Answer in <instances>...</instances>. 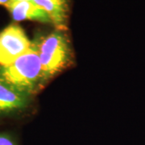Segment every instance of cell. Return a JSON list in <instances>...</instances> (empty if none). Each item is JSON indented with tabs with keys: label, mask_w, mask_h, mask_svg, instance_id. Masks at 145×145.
Masks as SVG:
<instances>
[{
	"label": "cell",
	"mask_w": 145,
	"mask_h": 145,
	"mask_svg": "<svg viewBox=\"0 0 145 145\" xmlns=\"http://www.w3.org/2000/svg\"><path fill=\"white\" fill-rule=\"evenodd\" d=\"M35 41L46 83L73 62V53L67 30L56 28L46 36Z\"/></svg>",
	"instance_id": "2"
},
{
	"label": "cell",
	"mask_w": 145,
	"mask_h": 145,
	"mask_svg": "<svg viewBox=\"0 0 145 145\" xmlns=\"http://www.w3.org/2000/svg\"><path fill=\"white\" fill-rule=\"evenodd\" d=\"M0 145H20L16 135L10 132H0Z\"/></svg>",
	"instance_id": "7"
},
{
	"label": "cell",
	"mask_w": 145,
	"mask_h": 145,
	"mask_svg": "<svg viewBox=\"0 0 145 145\" xmlns=\"http://www.w3.org/2000/svg\"><path fill=\"white\" fill-rule=\"evenodd\" d=\"M30 103V97L16 93L0 83V118L20 112Z\"/></svg>",
	"instance_id": "5"
},
{
	"label": "cell",
	"mask_w": 145,
	"mask_h": 145,
	"mask_svg": "<svg viewBox=\"0 0 145 145\" xmlns=\"http://www.w3.org/2000/svg\"><path fill=\"white\" fill-rule=\"evenodd\" d=\"M5 7L15 21L31 20L44 24H52L48 15L33 1L10 0Z\"/></svg>",
	"instance_id": "4"
},
{
	"label": "cell",
	"mask_w": 145,
	"mask_h": 145,
	"mask_svg": "<svg viewBox=\"0 0 145 145\" xmlns=\"http://www.w3.org/2000/svg\"><path fill=\"white\" fill-rule=\"evenodd\" d=\"M0 83L27 97L41 90L47 83L44 81L36 42L24 54L8 65H0Z\"/></svg>",
	"instance_id": "1"
},
{
	"label": "cell",
	"mask_w": 145,
	"mask_h": 145,
	"mask_svg": "<svg viewBox=\"0 0 145 145\" xmlns=\"http://www.w3.org/2000/svg\"><path fill=\"white\" fill-rule=\"evenodd\" d=\"M13 1H32V0H13Z\"/></svg>",
	"instance_id": "9"
},
{
	"label": "cell",
	"mask_w": 145,
	"mask_h": 145,
	"mask_svg": "<svg viewBox=\"0 0 145 145\" xmlns=\"http://www.w3.org/2000/svg\"><path fill=\"white\" fill-rule=\"evenodd\" d=\"M31 46V42L20 25L7 26L0 32V65H10Z\"/></svg>",
	"instance_id": "3"
},
{
	"label": "cell",
	"mask_w": 145,
	"mask_h": 145,
	"mask_svg": "<svg viewBox=\"0 0 145 145\" xmlns=\"http://www.w3.org/2000/svg\"><path fill=\"white\" fill-rule=\"evenodd\" d=\"M10 0H0V5H4L5 6L7 3H8Z\"/></svg>",
	"instance_id": "8"
},
{
	"label": "cell",
	"mask_w": 145,
	"mask_h": 145,
	"mask_svg": "<svg viewBox=\"0 0 145 145\" xmlns=\"http://www.w3.org/2000/svg\"><path fill=\"white\" fill-rule=\"evenodd\" d=\"M48 15L56 28L67 30L69 15V0H32Z\"/></svg>",
	"instance_id": "6"
}]
</instances>
